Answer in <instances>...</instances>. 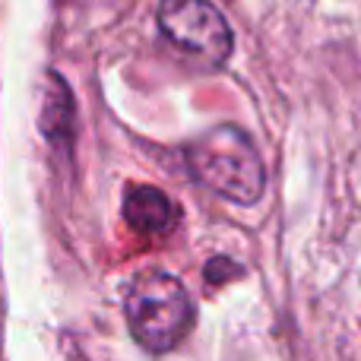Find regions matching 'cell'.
<instances>
[{"label": "cell", "instance_id": "obj_6", "mask_svg": "<svg viewBox=\"0 0 361 361\" xmlns=\"http://www.w3.org/2000/svg\"><path fill=\"white\" fill-rule=\"evenodd\" d=\"M235 276H241V267H235V260H228V257H216V260H209V267H206V279L209 282H219V279H235Z\"/></svg>", "mask_w": 361, "mask_h": 361}, {"label": "cell", "instance_id": "obj_5", "mask_svg": "<svg viewBox=\"0 0 361 361\" xmlns=\"http://www.w3.org/2000/svg\"><path fill=\"white\" fill-rule=\"evenodd\" d=\"M42 133L61 149L73 143V95L57 73L48 76V92H44L42 105Z\"/></svg>", "mask_w": 361, "mask_h": 361}, {"label": "cell", "instance_id": "obj_2", "mask_svg": "<svg viewBox=\"0 0 361 361\" xmlns=\"http://www.w3.org/2000/svg\"><path fill=\"white\" fill-rule=\"evenodd\" d=\"M127 326L146 352H169L193 326V301L169 273H140L124 298Z\"/></svg>", "mask_w": 361, "mask_h": 361}, {"label": "cell", "instance_id": "obj_3", "mask_svg": "<svg viewBox=\"0 0 361 361\" xmlns=\"http://www.w3.org/2000/svg\"><path fill=\"white\" fill-rule=\"evenodd\" d=\"M159 29L175 48L219 67L231 54V29L209 0H162Z\"/></svg>", "mask_w": 361, "mask_h": 361}, {"label": "cell", "instance_id": "obj_1", "mask_svg": "<svg viewBox=\"0 0 361 361\" xmlns=\"http://www.w3.org/2000/svg\"><path fill=\"white\" fill-rule=\"evenodd\" d=\"M187 165L200 184L238 206L257 203L267 187V169L254 140L235 124H219L193 140Z\"/></svg>", "mask_w": 361, "mask_h": 361}, {"label": "cell", "instance_id": "obj_4", "mask_svg": "<svg viewBox=\"0 0 361 361\" xmlns=\"http://www.w3.org/2000/svg\"><path fill=\"white\" fill-rule=\"evenodd\" d=\"M124 219L140 235H165L178 225V206L159 187L137 184L124 197Z\"/></svg>", "mask_w": 361, "mask_h": 361}]
</instances>
